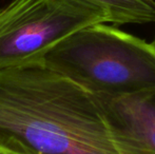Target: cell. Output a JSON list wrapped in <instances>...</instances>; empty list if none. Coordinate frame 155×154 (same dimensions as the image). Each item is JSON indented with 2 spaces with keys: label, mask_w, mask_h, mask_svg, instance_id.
<instances>
[{
  "label": "cell",
  "mask_w": 155,
  "mask_h": 154,
  "mask_svg": "<svg viewBox=\"0 0 155 154\" xmlns=\"http://www.w3.org/2000/svg\"><path fill=\"white\" fill-rule=\"evenodd\" d=\"M0 149L118 154L95 97L42 64L0 72Z\"/></svg>",
  "instance_id": "6da1fadb"
},
{
  "label": "cell",
  "mask_w": 155,
  "mask_h": 154,
  "mask_svg": "<svg viewBox=\"0 0 155 154\" xmlns=\"http://www.w3.org/2000/svg\"><path fill=\"white\" fill-rule=\"evenodd\" d=\"M41 64L94 96H119L155 87L154 43L106 22L62 39Z\"/></svg>",
  "instance_id": "7a4b0ae2"
},
{
  "label": "cell",
  "mask_w": 155,
  "mask_h": 154,
  "mask_svg": "<svg viewBox=\"0 0 155 154\" xmlns=\"http://www.w3.org/2000/svg\"><path fill=\"white\" fill-rule=\"evenodd\" d=\"M102 10L115 25L155 23V0H86Z\"/></svg>",
  "instance_id": "5b68a950"
},
{
  "label": "cell",
  "mask_w": 155,
  "mask_h": 154,
  "mask_svg": "<svg viewBox=\"0 0 155 154\" xmlns=\"http://www.w3.org/2000/svg\"><path fill=\"white\" fill-rule=\"evenodd\" d=\"M94 97L117 153L155 154V87L132 94Z\"/></svg>",
  "instance_id": "277c9868"
},
{
  "label": "cell",
  "mask_w": 155,
  "mask_h": 154,
  "mask_svg": "<svg viewBox=\"0 0 155 154\" xmlns=\"http://www.w3.org/2000/svg\"><path fill=\"white\" fill-rule=\"evenodd\" d=\"M0 154H16V153H13V152H8V151H5V150H1V149H0Z\"/></svg>",
  "instance_id": "8992f818"
},
{
  "label": "cell",
  "mask_w": 155,
  "mask_h": 154,
  "mask_svg": "<svg viewBox=\"0 0 155 154\" xmlns=\"http://www.w3.org/2000/svg\"><path fill=\"white\" fill-rule=\"evenodd\" d=\"M153 43H154V45H155V38H154V40H153Z\"/></svg>",
  "instance_id": "52a82bcc"
},
{
  "label": "cell",
  "mask_w": 155,
  "mask_h": 154,
  "mask_svg": "<svg viewBox=\"0 0 155 154\" xmlns=\"http://www.w3.org/2000/svg\"><path fill=\"white\" fill-rule=\"evenodd\" d=\"M104 22L102 10L86 0H12L0 8V72L41 64L62 39Z\"/></svg>",
  "instance_id": "3957f363"
}]
</instances>
